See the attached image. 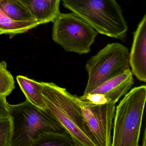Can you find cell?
Segmentation results:
<instances>
[{"label":"cell","mask_w":146,"mask_h":146,"mask_svg":"<svg viewBox=\"0 0 146 146\" xmlns=\"http://www.w3.org/2000/svg\"><path fill=\"white\" fill-rule=\"evenodd\" d=\"M41 83L45 104L71 136L75 146H97L84 122L78 96L54 83Z\"/></svg>","instance_id":"obj_1"},{"label":"cell","mask_w":146,"mask_h":146,"mask_svg":"<svg viewBox=\"0 0 146 146\" xmlns=\"http://www.w3.org/2000/svg\"><path fill=\"white\" fill-rule=\"evenodd\" d=\"M9 108L12 122L11 146H33L45 133H67L48 108L37 107L27 100L17 105L9 104Z\"/></svg>","instance_id":"obj_2"},{"label":"cell","mask_w":146,"mask_h":146,"mask_svg":"<svg viewBox=\"0 0 146 146\" xmlns=\"http://www.w3.org/2000/svg\"><path fill=\"white\" fill-rule=\"evenodd\" d=\"M63 5L98 33L121 40L126 37L128 25L115 0H63Z\"/></svg>","instance_id":"obj_3"},{"label":"cell","mask_w":146,"mask_h":146,"mask_svg":"<svg viewBox=\"0 0 146 146\" xmlns=\"http://www.w3.org/2000/svg\"><path fill=\"white\" fill-rule=\"evenodd\" d=\"M146 100V87H135L115 109L112 146H138Z\"/></svg>","instance_id":"obj_4"},{"label":"cell","mask_w":146,"mask_h":146,"mask_svg":"<svg viewBox=\"0 0 146 146\" xmlns=\"http://www.w3.org/2000/svg\"><path fill=\"white\" fill-rule=\"evenodd\" d=\"M129 52L119 43L108 44L88 60L85 69L88 75L83 94L92 92L104 82L130 69Z\"/></svg>","instance_id":"obj_5"},{"label":"cell","mask_w":146,"mask_h":146,"mask_svg":"<svg viewBox=\"0 0 146 146\" xmlns=\"http://www.w3.org/2000/svg\"><path fill=\"white\" fill-rule=\"evenodd\" d=\"M52 37L67 52L88 54L98 32L74 13H60L53 21Z\"/></svg>","instance_id":"obj_6"},{"label":"cell","mask_w":146,"mask_h":146,"mask_svg":"<svg viewBox=\"0 0 146 146\" xmlns=\"http://www.w3.org/2000/svg\"><path fill=\"white\" fill-rule=\"evenodd\" d=\"M79 102L84 122L95 140L97 146H112L111 131L115 105L111 103L89 104L81 100L79 98Z\"/></svg>","instance_id":"obj_7"},{"label":"cell","mask_w":146,"mask_h":146,"mask_svg":"<svg viewBox=\"0 0 146 146\" xmlns=\"http://www.w3.org/2000/svg\"><path fill=\"white\" fill-rule=\"evenodd\" d=\"M146 15H144L134 34L129 63L133 75L146 82Z\"/></svg>","instance_id":"obj_8"},{"label":"cell","mask_w":146,"mask_h":146,"mask_svg":"<svg viewBox=\"0 0 146 146\" xmlns=\"http://www.w3.org/2000/svg\"><path fill=\"white\" fill-rule=\"evenodd\" d=\"M133 76L130 69H129L104 82L90 93L101 94L106 99L108 103L115 105L133 86Z\"/></svg>","instance_id":"obj_9"},{"label":"cell","mask_w":146,"mask_h":146,"mask_svg":"<svg viewBox=\"0 0 146 146\" xmlns=\"http://www.w3.org/2000/svg\"><path fill=\"white\" fill-rule=\"evenodd\" d=\"M41 24L53 22L60 13V0H20Z\"/></svg>","instance_id":"obj_10"},{"label":"cell","mask_w":146,"mask_h":146,"mask_svg":"<svg viewBox=\"0 0 146 146\" xmlns=\"http://www.w3.org/2000/svg\"><path fill=\"white\" fill-rule=\"evenodd\" d=\"M17 80L26 100L37 107L42 109L47 108L43 99L41 82H39L22 76H17Z\"/></svg>","instance_id":"obj_11"},{"label":"cell","mask_w":146,"mask_h":146,"mask_svg":"<svg viewBox=\"0 0 146 146\" xmlns=\"http://www.w3.org/2000/svg\"><path fill=\"white\" fill-rule=\"evenodd\" d=\"M0 9L14 21L23 22L37 21L20 0H0Z\"/></svg>","instance_id":"obj_12"},{"label":"cell","mask_w":146,"mask_h":146,"mask_svg":"<svg viewBox=\"0 0 146 146\" xmlns=\"http://www.w3.org/2000/svg\"><path fill=\"white\" fill-rule=\"evenodd\" d=\"M40 25V23L37 21L23 22L14 21L0 9V35H8L11 39L17 35L28 32Z\"/></svg>","instance_id":"obj_13"},{"label":"cell","mask_w":146,"mask_h":146,"mask_svg":"<svg viewBox=\"0 0 146 146\" xmlns=\"http://www.w3.org/2000/svg\"><path fill=\"white\" fill-rule=\"evenodd\" d=\"M33 146H75V144L68 133L48 132L41 136Z\"/></svg>","instance_id":"obj_14"},{"label":"cell","mask_w":146,"mask_h":146,"mask_svg":"<svg viewBox=\"0 0 146 146\" xmlns=\"http://www.w3.org/2000/svg\"><path fill=\"white\" fill-rule=\"evenodd\" d=\"M15 88V81L5 61L0 62V96H7Z\"/></svg>","instance_id":"obj_15"},{"label":"cell","mask_w":146,"mask_h":146,"mask_svg":"<svg viewBox=\"0 0 146 146\" xmlns=\"http://www.w3.org/2000/svg\"><path fill=\"white\" fill-rule=\"evenodd\" d=\"M12 122L10 117L0 119V146H11Z\"/></svg>","instance_id":"obj_16"},{"label":"cell","mask_w":146,"mask_h":146,"mask_svg":"<svg viewBox=\"0 0 146 146\" xmlns=\"http://www.w3.org/2000/svg\"><path fill=\"white\" fill-rule=\"evenodd\" d=\"M6 97L4 96H0V119L9 116V104L7 101Z\"/></svg>","instance_id":"obj_17"},{"label":"cell","mask_w":146,"mask_h":146,"mask_svg":"<svg viewBox=\"0 0 146 146\" xmlns=\"http://www.w3.org/2000/svg\"><path fill=\"white\" fill-rule=\"evenodd\" d=\"M146 129L144 130V134H143V138L142 146H146Z\"/></svg>","instance_id":"obj_18"}]
</instances>
